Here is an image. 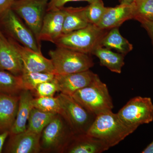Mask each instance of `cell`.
Instances as JSON below:
<instances>
[{"mask_svg":"<svg viewBox=\"0 0 153 153\" xmlns=\"http://www.w3.org/2000/svg\"><path fill=\"white\" fill-rule=\"evenodd\" d=\"M106 7L102 0H97L85 7V13L88 22L97 26L104 14Z\"/></svg>","mask_w":153,"mask_h":153,"instance_id":"27","label":"cell"},{"mask_svg":"<svg viewBox=\"0 0 153 153\" xmlns=\"http://www.w3.org/2000/svg\"><path fill=\"white\" fill-rule=\"evenodd\" d=\"M15 0H0V18L7 10L11 8Z\"/></svg>","mask_w":153,"mask_h":153,"instance_id":"31","label":"cell"},{"mask_svg":"<svg viewBox=\"0 0 153 153\" xmlns=\"http://www.w3.org/2000/svg\"><path fill=\"white\" fill-rule=\"evenodd\" d=\"M57 114L44 112L33 108L30 112L27 129L41 134L42 131Z\"/></svg>","mask_w":153,"mask_h":153,"instance_id":"23","label":"cell"},{"mask_svg":"<svg viewBox=\"0 0 153 153\" xmlns=\"http://www.w3.org/2000/svg\"><path fill=\"white\" fill-rule=\"evenodd\" d=\"M140 23L142 27L147 32L152 41L153 47V21H143Z\"/></svg>","mask_w":153,"mask_h":153,"instance_id":"30","label":"cell"},{"mask_svg":"<svg viewBox=\"0 0 153 153\" xmlns=\"http://www.w3.org/2000/svg\"><path fill=\"white\" fill-rule=\"evenodd\" d=\"M7 38L21 57L23 65V72H43L55 73L51 59L44 57L42 54L23 46L13 38L7 37Z\"/></svg>","mask_w":153,"mask_h":153,"instance_id":"10","label":"cell"},{"mask_svg":"<svg viewBox=\"0 0 153 153\" xmlns=\"http://www.w3.org/2000/svg\"><path fill=\"white\" fill-rule=\"evenodd\" d=\"M133 19L140 23L153 21V0H135L131 4Z\"/></svg>","mask_w":153,"mask_h":153,"instance_id":"25","label":"cell"},{"mask_svg":"<svg viewBox=\"0 0 153 153\" xmlns=\"http://www.w3.org/2000/svg\"><path fill=\"white\" fill-rule=\"evenodd\" d=\"M98 76L89 69L71 74H55V78L60 93L71 96L77 91L90 85Z\"/></svg>","mask_w":153,"mask_h":153,"instance_id":"12","label":"cell"},{"mask_svg":"<svg viewBox=\"0 0 153 153\" xmlns=\"http://www.w3.org/2000/svg\"><path fill=\"white\" fill-rule=\"evenodd\" d=\"M33 97L30 91L24 89L20 92L16 117L10 131V134L19 133L27 130V122L33 108L32 104Z\"/></svg>","mask_w":153,"mask_h":153,"instance_id":"18","label":"cell"},{"mask_svg":"<svg viewBox=\"0 0 153 153\" xmlns=\"http://www.w3.org/2000/svg\"><path fill=\"white\" fill-rule=\"evenodd\" d=\"M59 88L55 78L50 81L42 82L31 91L33 95L38 97L54 96L55 94L59 92Z\"/></svg>","mask_w":153,"mask_h":153,"instance_id":"28","label":"cell"},{"mask_svg":"<svg viewBox=\"0 0 153 153\" xmlns=\"http://www.w3.org/2000/svg\"><path fill=\"white\" fill-rule=\"evenodd\" d=\"M97 1V0H49L47 4V11L51 10L54 9L61 8L64 7L66 3L70 2L84 1L91 4Z\"/></svg>","mask_w":153,"mask_h":153,"instance_id":"29","label":"cell"},{"mask_svg":"<svg viewBox=\"0 0 153 153\" xmlns=\"http://www.w3.org/2000/svg\"><path fill=\"white\" fill-rule=\"evenodd\" d=\"M10 131H5L0 133V153L2 152L4 145L7 138L9 137Z\"/></svg>","mask_w":153,"mask_h":153,"instance_id":"32","label":"cell"},{"mask_svg":"<svg viewBox=\"0 0 153 153\" xmlns=\"http://www.w3.org/2000/svg\"><path fill=\"white\" fill-rule=\"evenodd\" d=\"M41 134L26 130L19 133L9 134L4 152L38 153L41 152Z\"/></svg>","mask_w":153,"mask_h":153,"instance_id":"11","label":"cell"},{"mask_svg":"<svg viewBox=\"0 0 153 153\" xmlns=\"http://www.w3.org/2000/svg\"><path fill=\"white\" fill-rule=\"evenodd\" d=\"M108 31L90 24L85 28L62 35L54 44L57 47L91 55L100 46L102 38Z\"/></svg>","mask_w":153,"mask_h":153,"instance_id":"2","label":"cell"},{"mask_svg":"<svg viewBox=\"0 0 153 153\" xmlns=\"http://www.w3.org/2000/svg\"><path fill=\"white\" fill-rule=\"evenodd\" d=\"M100 46L126 55L133 49V46L122 36L119 27L112 28L106 33L100 43Z\"/></svg>","mask_w":153,"mask_h":153,"instance_id":"21","label":"cell"},{"mask_svg":"<svg viewBox=\"0 0 153 153\" xmlns=\"http://www.w3.org/2000/svg\"><path fill=\"white\" fill-rule=\"evenodd\" d=\"M55 74H71L89 70L94 63L89 55L61 47L49 51Z\"/></svg>","mask_w":153,"mask_h":153,"instance_id":"4","label":"cell"},{"mask_svg":"<svg viewBox=\"0 0 153 153\" xmlns=\"http://www.w3.org/2000/svg\"><path fill=\"white\" fill-rule=\"evenodd\" d=\"M133 19L131 4H120L114 7H106L97 26L103 30H109L119 27L126 21Z\"/></svg>","mask_w":153,"mask_h":153,"instance_id":"16","label":"cell"},{"mask_svg":"<svg viewBox=\"0 0 153 153\" xmlns=\"http://www.w3.org/2000/svg\"><path fill=\"white\" fill-rule=\"evenodd\" d=\"M0 70L21 76L23 65L19 53L0 29Z\"/></svg>","mask_w":153,"mask_h":153,"instance_id":"15","label":"cell"},{"mask_svg":"<svg viewBox=\"0 0 153 153\" xmlns=\"http://www.w3.org/2000/svg\"><path fill=\"white\" fill-rule=\"evenodd\" d=\"M63 8L65 13L63 35L85 28L90 24L86 17L85 7Z\"/></svg>","mask_w":153,"mask_h":153,"instance_id":"19","label":"cell"},{"mask_svg":"<svg viewBox=\"0 0 153 153\" xmlns=\"http://www.w3.org/2000/svg\"><path fill=\"white\" fill-rule=\"evenodd\" d=\"M23 89L22 76L0 70V93L19 95Z\"/></svg>","mask_w":153,"mask_h":153,"instance_id":"22","label":"cell"},{"mask_svg":"<svg viewBox=\"0 0 153 153\" xmlns=\"http://www.w3.org/2000/svg\"><path fill=\"white\" fill-rule=\"evenodd\" d=\"M61 115L74 134H86L96 115L84 108L71 96L58 94Z\"/></svg>","mask_w":153,"mask_h":153,"instance_id":"5","label":"cell"},{"mask_svg":"<svg viewBox=\"0 0 153 153\" xmlns=\"http://www.w3.org/2000/svg\"><path fill=\"white\" fill-rule=\"evenodd\" d=\"M135 0H120V4H131Z\"/></svg>","mask_w":153,"mask_h":153,"instance_id":"34","label":"cell"},{"mask_svg":"<svg viewBox=\"0 0 153 153\" xmlns=\"http://www.w3.org/2000/svg\"><path fill=\"white\" fill-rule=\"evenodd\" d=\"M65 13L63 8L47 11L41 26L38 41H46L55 44L63 35Z\"/></svg>","mask_w":153,"mask_h":153,"instance_id":"13","label":"cell"},{"mask_svg":"<svg viewBox=\"0 0 153 153\" xmlns=\"http://www.w3.org/2000/svg\"><path fill=\"white\" fill-rule=\"evenodd\" d=\"M89 112L97 115L114 108L107 86L99 76L90 85L79 89L71 96Z\"/></svg>","mask_w":153,"mask_h":153,"instance_id":"3","label":"cell"},{"mask_svg":"<svg viewBox=\"0 0 153 153\" xmlns=\"http://www.w3.org/2000/svg\"><path fill=\"white\" fill-rule=\"evenodd\" d=\"M104 142L88 134H73L62 153H101L108 150Z\"/></svg>","mask_w":153,"mask_h":153,"instance_id":"14","label":"cell"},{"mask_svg":"<svg viewBox=\"0 0 153 153\" xmlns=\"http://www.w3.org/2000/svg\"><path fill=\"white\" fill-rule=\"evenodd\" d=\"M117 114L126 125L136 130L153 120V104L150 97H135L124 105Z\"/></svg>","mask_w":153,"mask_h":153,"instance_id":"8","label":"cell"},{"mask_svg":"<svg viewBox=\"0 0 153 153\" xmlns=\"http://www.w3.org/2000/svg\"><path fill=\"white\" fill-rule=\"evenodd\" d=\"M142 153H153V141L142 152Z\"/></svg>","mask_w":153,"mask_h":153,"instance_id":"33","label":"cell"},{"mask_svg":"<svg viewBox=\"0 0 153 153\" xmlns=\"http://www.w3.org/2000/svg\"><path fill=\"white\" fill-rule=\"evenodd\" d=\"M135 131L126 125L117 113L111 110L96 115L87 134L104 142L111 148L118 144Z\"/></svg>","mask_w":153,"mask_h":153,"instance_id":"1","label":"cell"},{"mask_svg":"<svg viewBox=\"0 0 153 153\" xmlns=\"http://www.w3.org/2000/svg\"><path fill=\"white\" fill-rule=\"evenodd\" d=\"M15 1H16V0H15Z\"/></svg>","mask_w":153,"mask_h":153,"instance_id":"36","label":"cell"},{"mask_svg":"<svg viewBox=\"0 0 153 153\" xmlns=\"http://www.w3.org/2000/svg\"><path fill=\"white\" fill-rule=\"evenodd\" d=\"M92 55L99 59L101 66L106 67L114 73H121L122 69L125 65V55L100 46L93 51Z\"/></svg>","mask_w":153,"mask_h":153,"instance_id":"20","label":"cell"},{"mask_svg":"<svg viewBox=\"0 0 153 153\" xmlns=\"http://www.w3.org/2000/svg\"><path fill=\"white\" fill-rule=\"evenodd\" d=\"M19 95L0 93V133L10 130L16 117Z\"/></svg>","mask_w":153,"mask_h":153,"instance_id":"17","label":"cell"},{"mask_svg":"<svg viewBox=\"0 0 153 153\" xmlns=\"http://www.w3.org/2000/svg\"><path fill=\"white\" fill-rule=\"evenodd\" d=\"M55 73L43 72H24L22 76L23 89L33 91L42 82L54 79Z\"/></svg>","mask_w":153,"mask_h":153,"instance_id":"24","label":"cell"},{"mask_svg":"<svg viewBox=\"0 0 153 153\" xmlns=\"http://www.w3.org/2000/svg\"><path fill=\"white\" fill-rule=\"evenodd\" d=\"M45 1H49V0H45Z\"/></svg>","mask_w":153,"mask_h":153,"instance_id":"35","label":"cell"},{"mask_svg":"<svg viewBox=\"0 0 153 153\" xmlns=\"http://www.w3.org/2000/svg\"><path fill=\"white\" fill-rule=\"evenodd\" d=\"M73 134L64 118L57 114L41 133V152H63Z\"/></svg>","mask_w":153,"mask_h":153,"instance_id":"6","label":"cell"},{"mask_svg":"<svg viewBox=\"0 0 153 153\" xmlns=\"http://www.w3.org/2000/svg\"><path fill=\"white\" fill-rule=\"evenodd\" d=\"M48 3L45 0H16L11 7L25 21L40 44L38 38Z\"/></svg>","mask_w":153,"mask_h":153,"instance_id":"9","label":"cell"},{"mask_svg":"<svg viewBox=\"0 0 153 153\" xmlns=\"http://www.w3.org/2000/svg\"><path fill=\"white\" fill-rule=\"evenodd\" d=\"M33 108L44 112L59 114L60 102L58 96L55 97H38L33 98L32 101Z\"/></svg>","mask_w":153,"mask_h":153,"instance_id":"26","label":"cell"},{"mask_svg":"<svg viewBox=\"0 0 153 153\" xmlns=\"http://www.w3.org/2000/svg\"><path fill=\"white\" fill-rule=\"evenodd\" d=\"M0 29L7 37L42 54L41 44L32 31L11 8L7 10L0 18Z\"/></svg>","mask_w":153,"mask_h":153,"instance_id":"7","label":"cell"}]
</instances>
